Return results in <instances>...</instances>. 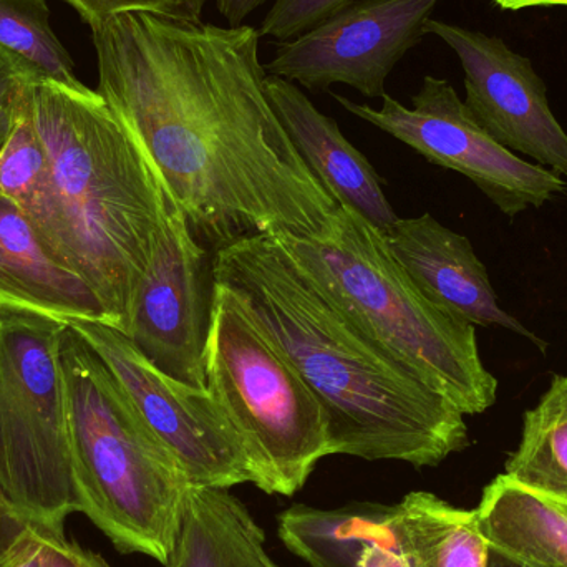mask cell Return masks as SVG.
<instances>
[{"label": "cell", "mask_w": 567, "mask_h": 567, "mask_svg": "<svg viewBox=\"0 0 567 567\" xmlns=\"http://www.w3.org/2000/svg\"><path fill=\"white\" fill-rule=\"evenodd\" d=\"M96 92L145 150L199 245L319 235L339 203L269 99L252 27L125 12L90 27Z\"/></svg>", "instance_id": "6da1fadb"}, {"label": "cell", "mask_w": 567, "mask_h": 567, "mask_svg": "<svg viewBox=\"0 0 567 567\" xmlns=\"http://www.w3.org/2000/svg\"><path fill=\"white\" fill-rule=\"evenodd\" d=\"M213 269L319 400L332 455L423 468L470 445L465 415L367 337L276 236L218 249Z\"/></svg>", "instance_id": "7a4b0ae2"}, {"label": "cell", "mask_w": 567, "mask_h": 567, "mask_svg": "<svg viewBox=\"0 0 567 567\" xmlns=\"http://www.w3.org/2000/svg\"><path fill=\"white\" fill-rule=\"evenodd\" d=\"M29 102L52 166L70 268L126 333L175 199L96 90L29 83Z\"/></svg>", "instance_id": "3957f363"}, {"label": "cell", "mask_w": 567, "mask_h": 567, "mask_svg": "<svg viewBox=\"0 0 567 567\" xmlns=\"http://www.w3.org/2000/svg\"><path fill=\"white\" fill-rule=\"evenodd\" d=\"M276 238L367 337L463 415L495 405L498 380L480 355L476 327L432 302L362 216L340 206L319 235Z\"/></svg>", "instance_id": "277c9868"}, {"label": "cell", "mask_w": 567, "mask_h": 567, "mask_svg": "<svg viewBox=\"0 0 567 567\" xmlns=\"http://www.w3.org/2000/svg\"><path fill=\"white\" fill-rule=\"evenodd\" d=\"M60 357L79 513L123 555L148 556L165 566L192 488L185 470L70 323Z\"/></svg>", "instance_id": "5b68a950"}, {"label": "cell", "mask_w": 567, "mask_h": 567, "mask_svg": "<svg viewBox=\"0 0 567 567\" xmlns=\"http://www.w3.org/2000/svg\"><path fill=\"white\" fill-rule=\"evenodd\" d=\"M206 389L238 433L261 492L296 495L332 455L319 400L235 293L216 282Z\"/></svg>", "instance_id": "8992f818"}, {"label": "cell", "mask_w": 567, "mask_h": 567, "mask_svg": "<svg viewBox=\"0 0 567 567\" xmlns=\"http://www.w3.org/2000/svg\"><path fill=\"white\" fill-rule=\"evenodd\" d=\"M69 323L0 309V489L35 525L79 513L60 342Z\"/></svg>", "instance_id": "52a82bcc"}, {"label": "cell", "mask_w": 567, "mask_h": 567, "mask_svg": "<svg viewBox=\"0 0 567 567\" xmlns=\"http://www.w3.org/2000/svg\"><path fill=\"white\" fill-rule=\"evenodd\" d=\"M333 99L357 118L405 143L433 165L468 178L506 218L539 209L566 195L563 176L499 145L460 99L452 83L426 75L412 109L390 95L379 110L342 95Z\"/></svg>", "instance_id": "ba28073f"}, {"label": "cell", "mask_w": 567, "mask_h": 567, "mask_svg": "<svg viewBox=\"0 0 567 567\" xmlns=\"http://www.w3.org/2000/svg\"><path fill=\"white\" fill-rule=\"evenodd\" d=\"M112 370L156 439L192 486L231 489L255 473L238 433L208 389L179 382L153 365L128 336L102 322H69Z\"/></svg>", "instance_id": "9c48e42d"}, {"label": "cell", "mask_w": 567, "mask_h": 567, "mask_svg": "<svg viewBox=\"0 0 567 567\" xmlns=\"http://www.w3.org/2000/svg\"><path fill=\"white\" fill-rule=\"evenodd\" d=\"M439 2L357 0L309 32L282 42L269 73L310 92L343 83L367 99H382L396 63L426 35V20Z\"/></svg>", "instance_id": "30bf717a"}, {"label": "cell", "mask_w": 567, "mask_h": 567, "mask_svg": "<svg viewBox=\"0 0 567 567\" xmlns=\"http://www.w3.org/2000/svg\"><path fill=\"white\" fill-rule=\"evenodd\" d=\"M213 292L212 251L196 241L175 203L140 286L125 336L153 365L196 389H206Z\"/></svg>", "instance_id": "8fae6325"}, {"label": "cell", "mask_w": 567, "mask_h": 567, "mask_svg": "<svg viewBox=\"0 0 567 567\" xmlns=\"http://www.w3.org/2000/svg\"><path fill=\"white\" fill-rule=\"evenodd\" d=\"M425 33L442 39L458 56L473 118L509 152L567 178V133L532 60L499 37L443 20H426Z\"/></svg>", "instance_id": "7c38bea8"}, {"label": "cell", "mask_w": 567, "mask_h": 567, "mask_svg": "<svg viewBox=\"0 0 567 567\" xmlns=\"http://www.w3.org/2000/svg\"><path fill=\"white\" fill-rule=\"evenodd\" d=\"M383 236L396 262L436 306L472 326L518 333L546 352L545 340L499 306L488 269L466 236L446 228L429 213L396 219Z\"/></svg>", "instance_id": "4fadbf2b"}, {"label": "cell", "mask_w": 567, "mask_h": 567, "mask_svg": "<svg viewBox=\"0 0 567 567\" xmlns=\"http://www.w3.org/2000/svg\"><path fill=\"white\" fill-rule=\"evenodd\" d=\"M269 99L310 172L342 208L352 209L385 235L399 216L383 193V182L369 159L292 82L269 75Z\"/></svg>", "instance_id": "5bb4252c"}, {"label": "cell", "mask_w": 567, "mask_h": 567, "mask_svg": "<svg viewBox=\"0 0 567 567\" xmlns=\"http://www.w3.org/2000/svg\"><path fill=\"white\" fill-rule=\"evenodd\" d=\"M0 309L62 322L112 326L102 299L43 241L25 213L0 193Z\"/></svg>", "instance_id": "9a60e30c"}, {"label": "cell", "mask_w": 567, "mask_h": 567, "mask_svg": "<svg viewBox=\"0 0 567 567\" xmlns=\"http://www.w3.org/2000/svg\"><path fill=\"white\" fill-rule=\"evenodd\" d=\"M489 549L526 567H567V499L496 476L475 509Z\"/></svg>", "instance_id": "2e32d148"}, {"label": "cell", "mask_w": 567, "mask_h": 567, "mask_svg": "<svg viewBox=\"0 0 567 567\" xmlns=\"http://www.w3.org/2000/svg\"><path fill=\"white\" fill-rule=\"evenodd\" d=\"M165 567H279L266 533L229 489L192 486Z\"/></svg>", "instance_id": "e0dca14e"}, {"label": "cell", "mask_w": 567, "mask_h": 567, "mask_svg": "<svg viewBox=\"0 0 567 567\" xmlns=\"http://www.w3.org/2000/svg\"><path fill=\"white\" fill-rule=\"evenodd\" d=\"M399 505L349 503L337 509L293 505L278 518V535L310 567H355L373 543L400 536Z\"/></svg>", "instance_id": "ac0fdd59"}, {"label": "cell", "mask_w": 567, "mask_h": 567, "mask_svg": "<svg viewBox=\"0 0 567 567\" xmlns=\"http://www.w3.org/2000/svg\"><path fill=\"white\" fill-rule=\"evenodd\" d=\"M0 193L25 213L53 255L70 268L52 166L33 123L29 85L16 126L0 153Z\"/></svg>", "instance_id": "d6986e66"}, {"label": "cell", "mask_w": 567, "mask_h": 567, "mask_svg": "<svg viewBox=\"0 0 567 567\" xmlns=\"http://www.w3.org/2000/svg\"><path fill=\"white\" fill-rule=\"evenodd\" d=\"M400 529L410 567H486L489 546L475 509L456 508L429 492L399 503Z\"/></svg>", "instance_id": "ffe728a7"}, {"label": "cell", "mask_w": 567, "mask_h": 567, "mask_svg": "<svg viewBox=\"0 0 567 567\" xmlns=\"http://www.w3.org/2000/svg\"><path fill=\"white\" fill-rule=\"evenodd\" d=\"M505 475L567 499V375L553 377L538 405L523 416L522 440L506 462Z\"/></svg>", "instance_id": "44dd1931"}, {"label": "cell", "mask_w": 567, "mask_h": 567, "mask_svg": "<svg viewBox=\"0 0 567 567\" xmlns=\"http://www.w3.org/2000/svg\"><path fill=\"white\" fill-rule=\"evenodd\" d=\"M0 52L27 82L85 89L73 60L53 32L47 0H0Z\"/></svg>", "instance_id": "7402d4cb"}, {"label": "cell", "mask_w": 567, "mask_h": 567, "mask_svg": "<svg viewBox=\"0 0 567 567\" xmlns=\"http://www.w3.org/2000/svg\"><path fill=\"white\" fill-rule=\"evenodd\" d=\"M357 0H276L262 20L259 37L296 39Z\"/></svg>", "instance_id": "603a6c76"}, {"label": "cell", "mask_w": 567, "mask_h": 567, "mask_svg": "<svg viewBox=\"0 0 567 567\" xmlns=\"http://www.w3.org/2000/svg\"><path fill=\"white\" fill-rule=\"evenodd\" d=\"M90 27L116 13L152 12L199 22L208 0H65Z\"/></svg>", "instance_id": "cb8c5ba5"}, {"label": "cell", "mask_w": 567, "mask_h": 567, "mask_svg": "<svg viewBox=\"0 0 567 567\" xmlns=\"http://www.w3.org/2000/svg\"><path fill=\"white\" fill-rule=\"evenodd\" d=\"M29 83L17 70L16 63L0 52V153L16 126Z\"/></svg>", "instance_id": "d4e9b609"}, {"label": "cell", "mask_w": 567, "mask_h": 567, "mask_svg": "<svg viewBox=\"0 0 567 567\" xmlns=\"http://www.w3.org/2000/svg\"><path fill=\"white\" fill-rule=\"evenodd\" d=\"M42 567H110V565L96 553L69 542L65 533H53Z\"/></svg>", "instance_id": "484cf974"}, {"label": "cell", "mask_w": 567, "mask_h": 567, "mask_svg": "<svg viewBox=\"0 0 567 567\" xmlns=\"http://www.w3.org/2000/svg\"><path fill=\"white\" fill-rule=\"evenodd\" d=\"M55 532L35 528L0 556V567H42L50 538Z\"/></svg>", "instance_id": "4316f807"}, {"label": "cell", "mask_w": 567, "mask_h": 567, "mask_svg": "<svg viewBox=\"0 0 567 567\" xmlns=\"http://www.w3.org/2000/svg\"><path fill=\"white\" fill-rule=\"evenodd\" d=\"M35 528H42V526L30 522L0 489V556Z\"/></svg>", "instance_id": "83f0119b"}, {"label": "cell", "mask_w": 567, "mask_h": 567, "mask_svg": "<svg viewBox=\"0 0 567 567\" xmlns=\"http://www.w3.org/2000/svg\"><path fill=\"white\" fill-rule=\"evenodd\" d=\"M268 0H216V9L229 27H241L243 22Z\"/></svg>", "instance_id": "f1b7e54d"}, {"label": "cell", "mask_w": 567, "mask_h": 567, "mask_svg": "<svg viewBox=\"0 0 567 567\" xmlns=\"http://www.w3.org/2000/svg\"><path fill=\"white\" fill-rule=\"evenodd\" d=\"M503 10L536 9V7H567V0H492Z\"/></svg>", "instance_id": "f546056e"}, {"label": "cell", "mask_w": 567, "mask_h": 567, "mask_svg": "<svg viewBox=\"0 0 567 567\" xmlns=\"http://www.w3.org/2000/svg\"><path fill=\"white\" fill-rule=\"evenodd\" d=\"M486 567H526L519 565V563L513 561V559L506 558V556L499 555V553L489 549L488 566Z\"/></svg>", "instance_id": "4dcf8cb0"}]
</instances>
